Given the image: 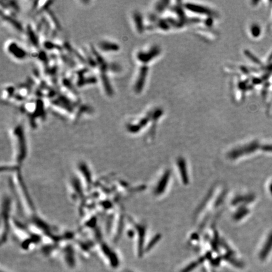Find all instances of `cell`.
<instances>
[{
	"label": "cell",
	"instance_id": "cell-1",
	"mask_svg": "<svg viewBox=\"0 0 272 272\" xmlns=\"http://www.w3.org/2000/svg\"><path fill=\"white\" fill-rule=\"evenodd\" d=\"M8 50L10 53L13 54V56L17 58L23 59L26 57L25 52L15 43H11L8 47Z\"/></svg>",
	"mask_w": 272,
	"mask_h": 272
},
{
	"label": "cell",
	"instance_id": "cell-5",
	"mask_svg": "<svg viewBox=\"0 0 272 272\" xmlns=\"http://www.w3.org/2000/svg\"><path fill=\"white\" fill-rule=\"evenodd\" d=\"M270 191L271 193L272 194V182H271V184L270 185Z\"/></svg>",
	"mask_w": 272,
	"mask_h": 272
},
{
	"label": "cell",
	"instance_id": "cell-4",
	"mask_svg": "<svg viewBox=\"0 0 272 272\" xmlns=\"http://www.w3.org/2000/svg\"><path fill=\"white\" fill-rule=\"evenodd\" d=\"M262 149L266 152H272V144L265 145L262 147Z\"/></svg>",
	"mask_w": 272,
	"mask_h": 272
},
{
	"label": "cell",
	"instance_id": "cell-2",
	"mask_svg": "<svg viewBox=\"0 0 272 272\" xmlns=\"http://www.w3.org/2000/svg\"><path fill=\"white\" fill-rule=\"evenodd\" d=\"M272 249V232L268 236V238L263 246L262 250L260 252L259 258L262 260L265 259L269 255L270 251Z\"/></svg>",
	"mask_w": 272,
	"mask_h": 272
},
{
	"label": "cell",
	"instance_id": "cell-3",
	"mask_svg": "<svg viewBox=\"0 0 272 272\" xmlns=\"http://www.w3.org/2000/svg\"><path fill=\"white\" fill-rule=\"evenodd\" d=\"M101 49L105 51H116L118 49V46L115 44H113L109 42H102L100 44Z\"/></svg>",
	"mask_w": 272,
	"mask_h": 272
}]
</instances>
